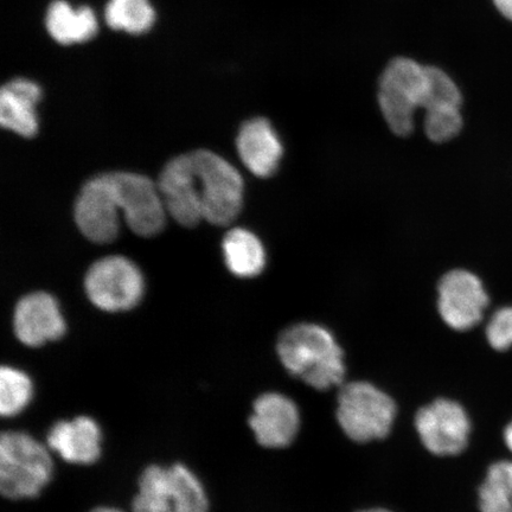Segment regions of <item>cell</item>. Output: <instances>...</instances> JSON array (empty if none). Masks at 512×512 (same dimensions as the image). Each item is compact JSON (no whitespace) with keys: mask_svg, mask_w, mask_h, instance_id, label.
Masks as SVG:
<instances>
[{"mask_svg":"<svg viewBox=\"0 0 512 512\" xmlns=\"http://www.w3.org/2000/svg\"><path fill=\"white\" fill-rule=\"evenodd\" d=\"M92 512H123V511L114 509V508L102 507V508H96Z\"/></svg>","mask_w":512,"mask_h":512,"instance_id":"cell-28","label":"cell"},{"mask_svg":"<svg viewBox=\"0 0 512 512\" xmlns=\"http://www.w3.org/2000/svg\"><path fill=\"white\" fill-rule=\"evenodd\" d=\"M105 18L108 27L114 30L140 35L152 28L156 14L149 0H110Z\"/></svg>","mask_w":512,"mask_h":512,"instance_id":"cell-20","label":"cell"},{"mask_svg":"<svg viewBox=\"0 0 512 512\" xmlns=\"http://www.w3.org/2000/svg\"><path fill=\"white\" fill-rule=\"evenodd\" d=\"M494 4L497 10L512 22V0H494Z\"/></svg>","mask_w":512,"mask_h":512,"instance_id":"cell-26","label":"cell"},{"mask_svg":"<svg viewBox=\"0 0 512 512\" xmlns=\"http://www.w3.org/2000/svg\"><path fill=\"white\" fill-rule=\"evenodd\" d=\"M486 338L492 348L505 351L512 347V306L503 307L486 326Z\"/></svg>","mask_w":512,"mask_h":512,"instance_id":"cell-25","label":"cell"},{"mask_svg":"<svg viewBox=\"0 0 512 512\" xmlns=\"http://www.w3.org/2000/svg\"><path fill=\"white\" fill-rule=\"evenodd\" d=\"M101 430L89 416L59 421L50 428L48 446L70 464L89 465L100 458Z\"/></svg>","mask_w":512,"mask_h":512,"instance_id":"cell-14","label":"cell"},{"mask_svg":"<svg viewBox=\"0 0 512 512\" xmlns=\"http://www.w3.org/2000/svg\"><path fill=\"white\" fill-rule=\"evenodd\" d=\"M133 512H175L168 488V467L151 465L139 479Z\"/></svg>","mask_w":512,"mask_h":512,"instance_id":"cell-22","label":"cell"},{"mask_svg":"<svg viewBox=\"0 0 512 512\" xmlns=\"http://www.w3.org/2000/svg\"><path fill=\"white\" fill-rule=\"evenodd\" d=\"M85 288L89 300L102 311L133 309L143 298L144 279L139 268L124 256H107L89 268Z\"/></svg>","mask_w":512,"mask_h":512,"instance_id":"cell-6","label":"cell"},{"mask_svg":"<svg viewBox=\"0 0 512 512\" xmlns=\"http://www.w3.org/2000/svg\"><path fill=\"white\" fill-rule=\"evenodd\" d=\"M239 156L253 175L266 178L277 171L284 147L270 121L255 118L243 124L238 140Z\"/></svg>","mask_w":512,"mask_h":512,"instance_id":"cell-15","label":"cell"},{"mask_svg":"<svg viewBox=\"0 0 512 512\" xmlns=\"http://www.w3.org/2000/svg\"><path fill=\"white\" fill-rule=\"evenodd\" d=\"M462 108H443L425 114L426 136L434 143H446L462 131Z\"/></svg>","mask_w":512,"mask_h":512,"instance_id":"cell-24","label":"cell"},{"mask_svg":"<svg viewBox=\"0 0 512 512\" xmlns=\"http://www.w3.org/2000/svg\"><path fill=\"white\" fill-rule=\"evenodd\" d=\"M427 67L407 57H398L384 70L379 102L384 119L396 136L413 132L414 114L422 108L427 92Z\"/></svg>","mask_w":512,"mask_h":512,"instance_id":"cell-5","label":"cell"},{"mask_svg":"<svg viewBox=\"0 0 512 512\" xmlns=\"http://www.w3.org/2000/svg\"><path fill=\"white\" fill-rule=\"evenodd\" d=\"M482 512H512V460L492 464L479 489Z\"/></svg>","mask_w":512,"mask_h":512,"instance_id":"cell-21","label":"cell"},{"mask_svg":"<svg viewBox=\"0 0 512 512\" xmlns=\"http://www.w3.org/2000/svg\"><path fill=\"white\" fill-rule=\"evenodd\" d=\"M30 377L11 367L0 369V413L12 418L27 408L32 398Z\"/></svg>","mask_w":512,"mask_h":512,"instance_id":"cell-23","label":"cell"},{"mask_svg":"<svg viewBox=\"0 0 512 512\" xmlns=\"http://www.w3.org/2000/svg\"><path fill=\"white\" fill-rule=\"evenodd\" d=\"M158 188L166 211L177 223L191 228L203 220L189 153L170 160L164 166Z\"/></svg>","mask_w":512,"mask_h":512,"instance_id":"cell-13","label":"cell"},{"mask_svg":"<svg viewBox=\"0 0 512 512\" xmlns=\"http://www.w3.org/2000/svg\"><path fill=\"white\" fill-rule=\"evenodd\" d=\"M358 512H393V511H389L387 509H381V508H374V509L362 510V511H358Z\"/></svg>","mask_w":512,"mask_h":512,"instance_id":"cell-29","label":"cell"},{"mask_svg":"<svg viewBox=\"0 0 512 512\" xmlns=\"http://www.w3.org/2000/svg\"><path fill=\"white\" fill-rule=\"evenodd\" d=\"M337 403L338 424L356 443L386 438L392 430L396 418L395 402L371 383L344 384Z\"/></svg>","mask_w":512,"mask_h":512,"instance_id":"cell-4","label":"cell"},{"mask_svg":"<svg viewBox=\"0 0 512 512\" xmlns=\"http://www.w3.org/2000/svg\"><path fill=\"white\" fill-rule=\"evenodd\" d=\"M48 448L23 432L9 431L0 438V491L9 499L34 498L53 476Z\"/></svg>","mask_w":512,"mask_h":512,"instance_id":"cell-2","label":"cell"},{"mask_svg":"<svg viewBox=\"0 0 512 512\" xmlns=\"http://www.w3.org/2000/svg\"><path fill=\"white\" fill-rule=\"evenodd\" d=\"M168 488L175 512H208L206 491L187 466L175 464L168 467Z\"/></svg>","mask_w":512,"mask_h":512,"instance_id":"cell-19","label":"cell"},{"mask_svg":"<svg viewBox=\"0 0 512 512\" xmlns=\"http://www.w3.org/2000/svg\"><path fill=\"white\" fill-rule=\"evenodd\" d=\"M14 329L19 342L31 348L57 341L66 334L59 304L44 292L31 293L19 300L15 309Z\"/></svg>","mask_w":512,"mask_h":512,"instance_id":"cell-12","label":"cell"},{"mask_svg":"<svg viewBox=\"0 0 512 512\" xmlns=\"http://www.w3.org/2000/svg\"><path fill=\"white\" fill-rule=\"evenodd\" d=\"M504 441H505V445H507L510 452L512 453V421L507 426V428H505Z\"/></svg>","mask_w":512,"mask_h":512,"instance_id":"cell-27","label":"cell"},{"mask_svg":"<svg viewBox=\"0 0 512 512\" xmlns=\"http://www.w3.org/2000/svg\"><path fill=\"white\" fill-rule=\"evenodd\" d=\"M46 24L50 36L64 46L92 40L99 29L98 21L91 8L82 6L74 10L64 0H55L49 6Z\"/></svg>","mask_w":512,"mask_h":512,"instance_id":"cell-17","label":"cell"},{"mask_svg":"<svg viewBox=\"0 0 512 512\" xmlns=\"http://www.w3.org/2000/svg\"><path fill=\"white\" fill-rule=\"evenodd\" d=\"M189 155L203 220L215 226H227L242 208L245 187L239 171L211 151L198 150Z\"/></svg>","mask_w":512,"mask_h":512,"instance_id":"cell-3","label":"cell"},{"mask_svg":"<svg viewBox=\"0 0 512 512\" xmlns=\"http://www.w3.org/2000/svg\"><path fill=\"white\" fill-rule=\"evenodd\" d=\"M249 426L256 440L267 448H284L293 443L300 428L296 403L287 396L267 393L256 399Z\"/></svg>","mask_w":512,"mask_h":512,"instance_id":"cell-11","label":"cell"},{"mask_svg":"<svg viewBox=\"0 0 512 512\" xmlns=\"http://www.w3.org/2000/svg\"><path fill=\"white\" fill-rule=\"evenodd\" d=\"M110 178L120 210L132 232L144 238L162 232L168 211L158 184L131 172H111Z\"/></svg>","mask_w":512,"mask_h":512,"instance_id":"cell-7","label":"cell"},{"mask_svg":"<svg viewBox=\"0 0 512 512\" xmlns=\"http://www.w3.org/2000/svg\"><path fill=\"white\" fill-rule=\"evenodd\" d=\"M222 248L227 267L236 277L253 278L264 271L265 248L249 230L242 228L229 230L224 236Z\"/></svg>","mask_w":512,"mask_h":512,"instance_id":"cell-18","label":"cell"},{"mask_svg":"<svg viewBox=\"0 0 512 512\" xmlns=\"http://www.w3.org/2000/svg\"><path fill=\"white\" fill-rule=\"evenodd\" d=\"M119 211L110 174H104L83 185L75 203V222L88 240L107 243L118 236Z\"/></svg>","mask_w":512,"mask_h":512,"instance_id":"cell-9","label":"cell"},{"mask_svg":"<svg viewBox=\"0 0 512 512\" xmlns=\"http://www.w3.org/2000/svg\"><path fill=\"white\" fill-rule=\"evenodd\" d=\"M41 96L40 86L30 80L15 79L5 83L0 91V124L25 138L36 136V105Z\"/></svg>","mask_w":512,"mask_h":512,"instance_id":"cell-16","label":"cell"},{"mask_svg":"<svg viewBox=\"0 0 512 512\" xmlns=\"http://www.w3.org/2000/svg\"><path fill=\"white\" fill-rule=\"evenodd\" d=\"M488 305V293L477 275L456 270L440 280L438 309L441 318L453 330L475 328Z\"/></svg>","mask_w":512,"mask_h":512,"instance_id":"cell-10","label":"cell"},{"mask_svg":"<svg viewBox=\"0 0 512 512\" xmlns=\"http://www.w3.org/2000/svg\"><path fill=\"white\" fill-rule=\"evenodd\" d=\"M278 354L288 373L312 388L328 390L344 380L343 350L323 326H291L279 338Z\"/></svg>","mask_w":512,"mask_h":512,"instance_id":"cell-1","label":"cell"},{"mask_svg":"<svg viewBox=\"0 0 512 512\" xmlns=\"http://www.w3.org/2000/svg\"><path fill=\"white\" fill-rule=\"evenodd\" d=\"M415 427L422 444L435 456H457L469 443L471 421L456 401L439 399L422 407Z\"/></svg>","mask_w":512,"mask_h":512,"instance_id":"cell-8","label":"cell"}]
</instances>
